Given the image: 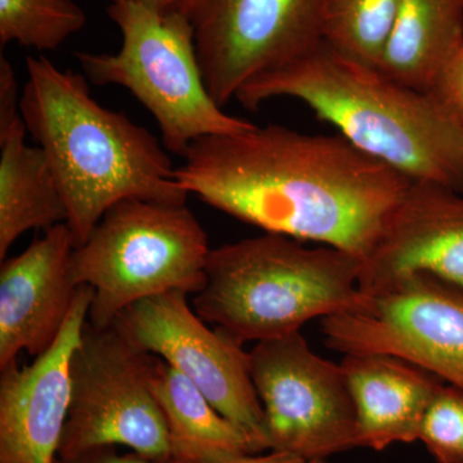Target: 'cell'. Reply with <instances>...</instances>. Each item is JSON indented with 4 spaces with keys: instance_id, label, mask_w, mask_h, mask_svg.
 <instances>
[{
    "instance_id": "6da1fadb",
    "label": "cell",
    "mask_w": 463,
    "mask_h": 463,
    "mask_svg": "<svg viewBox=\"0 0 463 463\" xmlns=\"http://www.w3.org/2000/svg\"><path fill=\"white\" fill-rule=\"evenodd\" d=\"M179 184L265 233L339 249L364 261L410 187L407 178L343 136L279 124L192 143Z\"/></svg>"
},
{
    "instance_id": "8992f818",
    "label": "cell",
    "mask_w": 463,
    "mask_h": 463,
    "mask_svg": "<svg viewBox=\"0 0 463 463\" xmlns=\"http://www.w3.org/2000/svg\"><path fill=\"white\" fill-rule=\"evenodd\" d=\"M212 248L185 206L128 199L109 207L70 258L76 286L94 291L88 322L109 327L123 310L166 292L199 294Z\"/></svg>"
},
{
    "instance_id": "44dd1931",
    "label": "cell",
    "mask_w": 463,
    "mask_h": 463,
    "mask_svg": "<svg viewBox=\"0 0 463 463\" xmlns=\"http://www.w3.org/2000/svg\"><path fill=\"white\" fill-rule=\"evenodd\" d=\"M419 440L438 463H463V390L441 385L423 414Z\"/></svg>"
},
{
    "instance_id": "9c48e42d",
    "label": "cell",
    "mask_w": 463,
    "mask_h": 463,
    "mask_svg": "<svg viewBox=\"0 0 463 463\" xmlns=\"http://www.w3.org/2000/svg\"><path fill=\"white\" fill-rule=\"evenodd\" d=\"M321 332L344 355L395 356L463 390V289L431 274L362 294L352 309L323 318Z\"/></svg>"
},
{
    "instance_id": "7c38bea8",
    "label": "cell",
    "mask_w": 463,
    "mask_h": 463,
    "mask_svg": "<svg viewBox=\"0 0 463 463\" xmlns=\"http://www.w3.org/2000/svg\"><path fill=\"white\" fill-rule=\"evenodd\" d=\"M93 298L90 286H79L53 345L33 364L0 368V463H56L71 404V356Z\"/></svg>"
},
{
    "instance_id": "603a6c76",
    "label": "cell",
    "mask_w": 463,
    "mask_h": 463,
    "mask_svg": "<svg viewBox=\"0 0 463 463\" xmlns=\"http://www.w3.org/2000/svg\"><path fill=\"white\" fill-rule=\"evenodd\" d=\"M21 96L16 71L7 57L0 56V128L21 118Z\"/></svg>"
},
{
    "instance_id": "7a4b0ae2",
    "label": "cell",
    "mask_w": 463,
    "mask_h": 463,
    "mask_svg": "<svg viewBox=\"0 0 463 463\" xmlns=\"http://www.w3.org/2000/svg\"><path fill=\"white\" fill-rule=\"evenodd\" d=\"M26 71L21 115L48 158L76 248L120 201L185 203L190 194L163 143L124 112L99 105L83 74L43 56L27 57Z\"/></svg>"
},
{
    "instance_id": "e0dca14e",
    "label": "cell",
    "mask_w": 463,
    "mask_h": 463,
    "mask_svg": "<svg viewBox=\"0 0 463 463\" xmlns=\"http://www.w3.org/2000/svg\"><path fill=\"white\" fill-rule=\"evenodd\" d=\"M152 392L166 420L172 462L221 463L263 453L245 431L219 413L190 380L158 356Z\"/></svg>"
},
{
    "instance_id": "ffe728a7",
    "label": "cell",
    "mask_w": 463,
    "mask_h": 463,
    "mask_svg": "<svg viewBox=\"0 0 463 463\" xmlns=\"http://www.w3.org/2000/svg\"><path fill=\"white\" fill-rule=\"evenodd\" d=\"M87 24L74 0H0V45L56 51Z\"/></svg>"
},
{
    "instance_id": "52a82bcc",
    "label": "cell",
    "mask_w": 463,
    "mask_h": 463,
    "mask_svg": "<svg viewBox=\"0 0 463 463\" xmlns=\"http://www.w3.org/2000/svg\"><path fill=\"white\" fill-rule=\"evenodd\" d=\"M156 361L114 325L96 327L87 321L70 364L71 404L58 457L124 446L172 461L166 420L152 392Z\"/></svg>"
},
{
    "instance_id": "9a60e30c",
    "label": "cell",
    "mask_w": 463,
    "mask_h": 463,
    "mask_svg": "<svg viewBox=\"0 0 463 463\" xmlns=\"http://www.w3.org/2000/svg\"><path fill=\"white\" fill-rule=\"evenodd\" d=\"M340 364L354 401L362 448L381 452L419 440L423 414L443 381L392 355L345 354Z\"/></svg>"
},
{
    "instance_id": "484cf974",
    "label": "cell",
    "mask_w": 463,
    "mask_h": 463,
    "mask_svg": "<svg viewBox=\"0 0 463 463\" xmlns=\"http://www.w3.org/2000/svg\"><path fill=\"white\" fill-rule=\"evenodd\" d=\"M109 5L115 3H134L158 11H182L190 0H109Z\"/></svg>"
},
{
    "instance_id": "7402d4cb",
    "label": "cell",
    "mask_w": 463,
    "mask_h": 463,
    "mask_svg": "<svg viewBox=\"0 0 463 463\" xmlns=\"http://www.w3.org/2000/svg\"><path fill=\"white\" fill-rule=\"evenodd\" d=\"M428 93L463 125V44L441 67Z\"/></svg>"
},
{
    "instance_id": "277c9868",
    "label": "cell",
    "mask_w": 463,
    "mask_h": 463,
    "mask_svg": "<svg viewBox=\"0 0 463 463\" xmlns=\"http://www.w3.org/2000/svg\"><path fill=\"white\" fill-rule=\"evenodd\" d=\"M361 265L339 249L265 233L212 249L194 309L242 345L288 336L358 304Z\"/></svg>"
},
{
    "instance_id": "5b68a950",
    "label": "cell",
    "mask_w": 463,
    "mask_h": 463,
    "mask_svg": "<svg viewBox=\"0 0 463 463\" xmlns=\"http://www.w3.org/2000/svg\"><path fill=\"white\" fill-rule=\"evenodd\" d=\"M108 16L123 38L120 51L78 52L76 60L90 83L129 90L154 116L167 151L183 157L197 139L255 127L225 114L213 99L184 12L115 3L109 5Z\"/></svg>"
},
{
    "instance_id": "d6986e66",
    "label": "cell",
    "mask_w": 463,
    "mask_h": 463,
    "mask_svg": "<svg viewBox=\"0 0 463 463\" xmlns=\"http://www.w3.org/2000/svg\"><path fill=\"white\" fill-rule=\"evenodd\" d=\"M399 0H330L323 42L341 56L379 69Z\"/></svg>"
},
{
    "instance_id": "cb8c5ba5",
    "label": "cell",
    "mask_w": 463,
    "mask_h": 463,
    "mask_svg": "<svg viewBox=\"0 0 463 463\" xmlns=\"http://www.w3.org/2000/svg\"><path fill=\"white\" fill-rule=\"evenodd\" d=\"M56 463H174L172 461H157L147 458L138 453H118L116 447H99L85 450L79 455L61 458L58 457Z\"/></svg>"
},
{
    "instance_id": "ba28073f",
    "label": "cell",
    "mask_w": 463,
    "mask_h": 463,
    "mask_svg": "<svg viewBox=\"0 0 463 463\" xmlns=\"http://www.w3.org/2000/svg\"><path fill=\"white\" fill-rule=\"evenodd\" d=\"M249 356L268 450L328 459L362 448L343 365L313 352L300 332L259 341Z\"/></svg>"
},
{
    "instance_id": "ac0fdd59",
    "label": "cell",
    "mask_w": 463,
    "mask_h": 463,
    "mask_svg": "<svg viewBox=\"0 0 463 463\" xmlns=\"http://www.w3.org/2000/svg\"><path fill=\"white\" fill-rule=\"evenodd\" d=\"M463 44V0H399L379 71L420 91Z\"/></svg>"
},
{
    "instance_id": "8fae6325",
    "label": "cell",
    "mask_w": 463,
    "mask_h": 463,
    "mask_svg": "<svg viewBox=\"0 0 463 463\" xmlns=\"http://www.w3.org/2000/svg\"><path fill=\"white\" fill-rule=\"evenodd\" d=\"M134 345L175 368L203 392L219 413L268 450L264 412L251 374L249 352L222 328L206 322L188 294L166 292L143 298L112 323Z\"/></svg>"
},
{
    "instance_id": "4fadbf2b",
    "label": "cell",
    "mask_w": 463,
    "mask_h": 463,
    "mask_svg": "<svg viewBox=\"0 0 463 463\" xmlns=\"http://www.w3.org/2000/svg\"><path fill=\"white\" fill-rule=\"evenodd\" d=\"M426 273L463 289V194L439 183L412 181L373 252L358 286L373 294Z\"/></svg>"
},
{
    "instance_id": "5bb4252c",
    "label": "cell",
    "mask_w": 463,
    "mask_h": 463,
    "mask_svg": "<svg viewBox=\"0 0 463 463\" xmlns=\"http://www.w3.org/2000/svg\"><path fill=\"white\" fill-rule=\"evenodd\" d=\"M75 248L69 225L60 223L25 251L2 261L0 368L17 362L23 350L41 355L57 340L79 289L70 274Z\"/></svg>"
},
{
    "instance_id": "3957f363",
    "label": "cell",
    "mask_w": 463,
    "mask_h": 463,
    "mask_svg": "<svg viewBox=\"0 0 463 463\" xmlns=\"http://www.w3.org/2000/svg\"><path fill=\"white\" fill-rule=\"evenodd\" d=\"M279 97L300 100L356 148L407 178L463 194V125L428 91L399 84L322 42L250 80L236 99L257 109Z\"/></svg>"
},
{
    "instance_id": "d4e9b609",
    "label": "cell",
    "mask_w": 463,
    "mask_h": 463,
    "mask_svg": "<svg viewBox=\"0 0 463 463\" xmlns=\"http://www.w3.org/2000/svg\"><path fill=\"white\" fill-rule=\"evenodd\" d=\"M221 463H330L328 459H307L303 457L289 455L285 452H276L270 450V453L263 455V453H252V455H245L234 457V458L227 459Z\"/></svg>"
},
{
    "instance_id": "30bf717a",
    "label": "cell",
    "mask_w": 463,
    "mask_h": 463,
    "mask_svg": "<svg viewBox=\"0 0 463 463\" xmlns=\"http://www.w3.org/2000/svg\"><path fill=\"white\" fill-rule=\"evenodd\" d=\"M330 0H190L210 94L224 108L257 76L306 56L323 42Z\"/></svg>"
},
{
    "instance_id": "2e32d148",
    "label": "cell",
    "mask_w": 463,
    "mask_h": 463,
    "mask_svg": "<svg viewBox=\"0 0 463 463\" xmlns=\"http://www.w3.org/2000/svg\"><path fill=\"white\" fill-rule=\"evenodd\" d=\"M23 116L0 128V260L25 232L66 223L62 194L48 158L26 143Z\"/></svg>"
}]
</instances>
